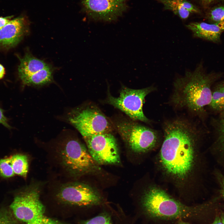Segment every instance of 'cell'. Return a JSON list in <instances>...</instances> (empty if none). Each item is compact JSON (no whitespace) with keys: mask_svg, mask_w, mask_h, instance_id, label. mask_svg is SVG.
Returning a JSON list of instances; mask_svg holds the SVG:
<instances>
[{"mask_svg":"<svg viewBox=\"0 0 224 224\" xmlns=\"http://www.w3.org/2000/svg\"><path fill=\"white\" fill-rule=\"evenodd\" d=\"M163 131L165 138L160 153L162 165L168 173L184 178L193 166L198 131L191 122L179 118L165 122Z\"/></svg>","mask_w":224,"mask_h":224,"instance_id":"6da1fadb","label":"cell"},{"mask_svg":"<svg viewBox=\"0 0 224 224\" xmlns=\"http://www.w3.org/2000/svg\"><path fill=\"white\" fill-rule=\"evenodd\" d=\"M219 73H207L202 63L192 71L177 78L174 83L171 102L177 107L186 108L200 114L212 100V85L221 76Z\"/></svg>","mask_w":224,"mask_h":224,"instance_id":"7a4b0ae2","label":"cell"},{"mask_svg":"<svg viewBox=\"0 0 224 224\" xmlns=\"http://www.w3.org/2000/svg\"><path fill=\"white\" fill-rule=\"evenodd\" d=\"M141 202L144 214L156 220H192L197 219L204 212L203 207L186 205L156 187L146 192Z\"/></svg>","mask_w":224,"mask_h":224,"instance_id":"3957f363","label":"cell"},{"mask_svg":"<svg viewBox=\"0 0 224 224\" xmlns=\"http://www.w3.org/2000/svg\"><path fill=\"white\" fill-rule=\"evenodd\" d=\"M67 118L68 122L83 138L108 133L111 129L107 118L97 108L92 106L73 109Z\"/></svg>","mask_w":224,"mask_h":224,"instance_id":"277c9868","label":"cell"},{"mask_svg":"<svg viewBox=\"0 0 224 224\" xmlns=\"http://www.w3.org/2000/svg\"><path fill=\"white\" fill-rule=\"evenodd\" d=\"M116 129L132 151L142 152L152 148L158 140L157 132L148 127L127 120L118 122Z\"/></svg>","mask_w":224,"mask_h":224,"instance_id":"5b68a950","label":"cell"},{"mask_svg":"<svg viewBox=\"0 0 224 224\" xmlns=\"http://www.w3.org/2000/svg\"><path fill=\"white\" fill-rule=\"evenodd\" d=\"M152 86L139 89L123 86L118 97L109 95L107 102L124 112L131 119L144 122L149 121L144 114L142 105L147 95L154 90Z\"/></svg>","mask_w":224,"mask_h":224,"instance_id":"8992f818","label":"cell"},{"mask_svg":"<svg viewBox=\"0 0 224 224\" xmlns=\"http://www.w3.org/2000/svg\"><path fill=\"white\" fill-rule=\"evenodd\" d=\"M60 156L63 165L73 174L87 172L95 166V161L88 151L75 139H69L64 142Z\"/></svg>","mask_w":224,"mask_h":224,"instance_id":"52a82bcc","label":"cell"},{"mask_svg":"<svg viewBox=\"0 0 224 224\" xmlns=\"http://www.w3.org/2000/svg\"><path fill=\"white\" fill-rule=\"evenodd\" d=\"M84 138L88 151L95 161L101 164H116L120 162L116 139L109 132Z\"/></svg>","mask_w":224,"mask_h":224,"instance_id":"ba28073f","label":"cell"},{"mask_svg":"<svg viewBox=\"0 0 224 224\" xmlns=\"http://www.w3.org/2000/svg\"><path fill=\"white\" fill-rule=\"evenodd\" d=\"M22 192L15 197L10 206L15 217L27 223L44 215V207L38 190L31 188Z\"/></svg>","mask_w":224,"mask_h":224,"instance_id":"9c48e42d","label":"cell"},{"mask_svg":"<svg viewBox=\"0 0 224 224\" xmlns=\"http://www.w3.org/2000/svg\"><path fill=\"white\" fill-rule=\"evenodd\" d=\"M128 0H82L83 11L92 20L116 21L128 9Z\"/></svg>","mask_w":224,"mask_h":224,"instance_id":"30bf717a","label":"cell"},{"mask_svg":"<svg viewBox=\"0 0 224 224\" xmlns=\"http://www.w3.org/2000/svg\"><path fill=\"white\" fill-rule=\"evenodd\" d=\"M57 196L63 202L82 207L97 205L102 201L99 194L89 186L80 183H72L62 186Z\"/></svg>","mask_w":224,"mask_h":224,"instance_id":"8fae6325","label":"cell"},{"mask_svg":"<svg viewBox=\"0 0 224 224\" xmlns=\"http://www.w3.org/2000/svg\"><path fill=\"white\" fill-rule=\"evenodd\" d=\"M28 30V22L25 16H20L11 20L0 30V48L7 49L15 46Z\"/></svg>","mask_w":224,"mask_h":224,"instance_id":"7c38bea8","label":"cell"},{"mask_svg":"<svg viewBox=\"0 0 224 224\" xmlns=\"http://www.w3.org/2000/svg\"><path fill=\"white\" fill-rule=\"evenodd\" d=\"M194 37L219 43L221 35L224 31V22L218 24L205 22H192L186 25Z\"/></svg>","mask_w":224,"mask_h":224,"instance_id":"4fadbf2b","label":"cell"},{"mask_svg":"<svg viewBox=\"0 0 224 224\" xmlns=\"http://www.w3.org/2000/svg\"><path fill=\"white\" fill-rule=\"evenodd\" d=\"M161 3L165 10L171 11L182 19H185L191 13H200V10L187 0H156Z\"/></svg>","mask_w":224,"mask_h":224,"instance_id":"5bb4252c","label":"cell"},{"mask_svg":"<svg viewBox=\"0 0 224 224\" xmlns=\"http://www.w3.org/2000/svg\"><path fill=\"white\" fill-rule=\"evenodd\" d=\"M19 58L20 62L18 70L20 79L49 66L44 61L34 57L30 53H26L23 58Z\"/></svg>","mask_w":224,"mask_h":224,"instance_id":"9a60e30c","label":"cell"},{"mask_svg":"<svg viewBox=\"0 0 224 224\" xmlns=\"http://www.w3.org/2000/svg\"><path fill=\"white\" fill-rule=\"evenodd\" d=\"M24 85L40 86L52 82L53 70L50 66L21 79Z\"/></svg>","mask_w":224,"mask_h":224,"instance_id":"2e32d148","label":"cell"},{"mask_svg":"<svg viewBox=\"0 0 224 224\" xmlns=\"http://www.w3.org/2000/svg\"><path fill=\"white\" fill-rule=\"evenodd\" d=\"M212 92V100L209 107L215 112L224 113V80L217 84Z\"/></svg>","mask_w":224,"mask_h":224,"instance_id":"e0dca14e","label":"cell"},{"mask_svg":"<svg viewBox=\"0 0 224 224\" xmlns=\"http://www.w3.org/2000/svg\"><path fill=\"white\" fill-rule=\"evenodd\" d=\"M11 163L15 174L26 177L28 170V159L26 155L16 154L11 156Z\"/></svg>","mask_w":224,"mask_h":224,"instance_id":"ac0fdd59","label":"cell"},{"mask_svg":"<svg viewBox=\"0 0 224 224\" xmlns=\"http://www.w3.org/2000/svg\"><path fill=\"white\" fill-rule=\"evenodd\" d=\"M209 23L218 24L224 22V5L215 6L209 9L206 14Z\"/></svg>","mask_w":224,"mask_h":224,"instance_id":"d6986e66","label":"cell"},{"mask_svg":"<svg viewBox=\"0 0 224 224\" xmlns=\"http://www.w3.org/2000/svg\"><path fill=\"white\" fill-rule=\"evenodd\" d=\"M83 224H115L111 215L106 212L100 213L85 222Z\"/></svg>","mask_w":224,"mask_h":224,"instance_id":"ffe728a7","label":"cell"},{"mask_svg":"<svg viewBox=\"0 0 224 224\" xmlns=\"http://www.w3.org/2000/svg\"><path fill=\"white\" fill-rule=\"evenodd\" d=\"M14 175L11 164V156L0 159V175L4 178H9Z\"/></svg>","mask_w":224,"mask_h":224,"instance_id":"44dd1931","label":"cell"},{"mask_svg":"<svg viewBox=\"0 0 224 224\" xmlns=\"http://www.w3.org/2000/svg\"><path fill=\"white\" fill-rule=\"evenodd\" d=\"M0 224H16L11 213L5 209H0Z\"/></svg>","mask_w":224,"mask_h":224,"instance_id":"7402d4cb","label":"cell"},{"mask_svg":"<svg viewBox=\"0 0 224 224\" xmlns=\"http://www.w3.org/2000/svg\"><path fill=\"white\" fill-rule=\"evenodd\" d=\"M25 224H62L59 222L43 215Z\"/></svg>","mask_w":224,"mask_h":224,"instance_id":"603a6c76","label":"cell"},{"mask_svg":"<svg viewBox=\"0 0 224 224\" xmlns=\"http://www.w3.org/2000/svg\"><path fill=\"white\" fill-rule=\"evenodd\" d=\"M222 114V116L220 121L218 129V137L220 142L224 149V113Z\"/></svg>","mask_w":224,"mask_h":224,"instance_id":"cb8c5ba5","label":"cell"},{"mask_svg":"<svg viewBox=\"0 0 224 224\" xmlns=\"http://www.w3.org/2000/svg\"><path fill=\"white\" fill-rule=\"evenodd\" d=\"M0 124L6 127L10 128L11 127L8 123L7 118L4 115L2 109L0 107Z\"/></svg>","mask_w":224,"mask_h":224,"instance_id":"d4e9b609","label":"cell"},{"mask_svg":"<svg viewBox=\"0 0 224 224\" xmlns=\"http://www.w3.org/2000/svg\"><path fill=\"white\" fill-rule=\"evenodd\" d=\"M12 16L5 17H0V30L7 24L11 20Z\"/></svg>","mask_w":224,"mask_h":224,"instance_id":"484cf974","label":"cell"},{"mask_svg":"<svg viewBox=\"0 0 224 224\" xmlns=\"http://www.w3.org/2000/svg\"><path fill=\"white\" fill-rule=\"evenodd\" d=\"M201 3L205 5H207L213 2L221 1L224 0H199Z\"/></svg>","mask_w":224,"mask_h":224,"instance_id":"4316f807","label":"cell"},{"mask_svg":"<svg viewBox=\"0 0 224 224\" xmlns=\"http://www.w3.org/2000/svg\"><path fill=\"white\" fill-rule=\"evenodd\" d=\"M211 224H223L220 217L217 216L215 218L214 221Z\"/></svg>","mask_w":224,"mask_h":224,"instance_id":"83f0119b","label":"cell"},{"mask_svg":"<svg viewBox=\"0 0 224 224\" xmlns=\"http://www.w3.org/2000/svg\"><path fill=\"white\" fill-rule=\"evenodd\" d=\"M5 69L3 66L0 64V79H2L5 74Z\"/></svg>","mask_w":224,"mask_h":224,"instance_id":"f1b7e54d","label":"cell"},{"mask_svg":"<svg viewBox=\"0 0 224 224\" xmlns=\"http://www.w3.org/2000/svg\"><path fill=\"white\" fill-rule=\"evenodd\" d=\"M177 224H190L186 221L180 220L178 221Z\"/></svg>","mask_w":224,"mask_h":224,"instance_id":"f546056e","label":"cell"},{"mask_svg":"<svg viewBox=\"0 0 224 224\" xmlns=\"http://www.w3.org/2000/svg\"><path fill=\"white\" fill-rule=\"evenodd\" d=\"M220 217L223 224H224V214H221Z\"/></svg>","mask_w":224,"mask_h":224,"instance_id":"4dcf8cb0","label":"cell"},{"mask_svg":"<svg viewBox=\"0 0 224 224\" xmlns=\"http://www.w3.org/2000/svg\"><path fill=\"white\" fill-rule=\"evenodd\" d=\"M222 194L224 199V186L222 185Z\"/></svg>","mask_w":224,"mask_h":224,"instance_id":"1f68e13d","label":"cell"},{"mask_svg":"<svg viewBox=\"0 0 224 224\" xmlns=\"http://www.w3.org/2000/svg\"><path fill=\"white\" fill-rule=\"evenodd\" d=\"M222 184L224 186V180H223L222 181Z\"/></svg>","mask_w":224,"mask_h":224,"instance_id":"d6a6232c","label":"cell"}]
</instances>
